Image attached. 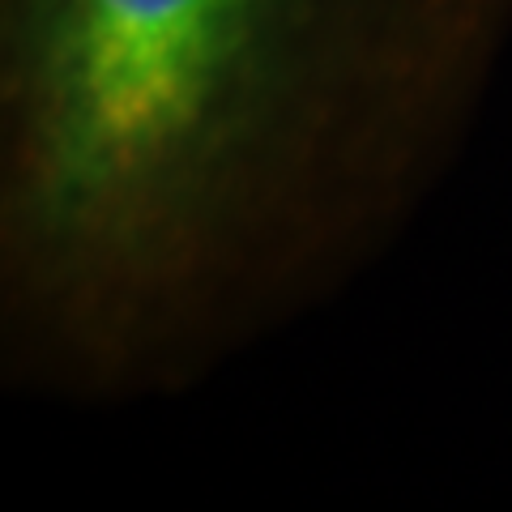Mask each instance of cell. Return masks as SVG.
<instances>
[{"mask_svg": "<svg viewBox=\"0 0 512 512\" xmlns=\"http://www.w3.org/2000/svg\"><path fill=\"white\" fill-rule=\"evenodd\" d=\"M512 0H0V376L192 393L329 308L466 150Z\"/></svg>", "mask_w": 512, "mask_h": 512, "instance_id": "1", "label": "cell"}]
</instances>
